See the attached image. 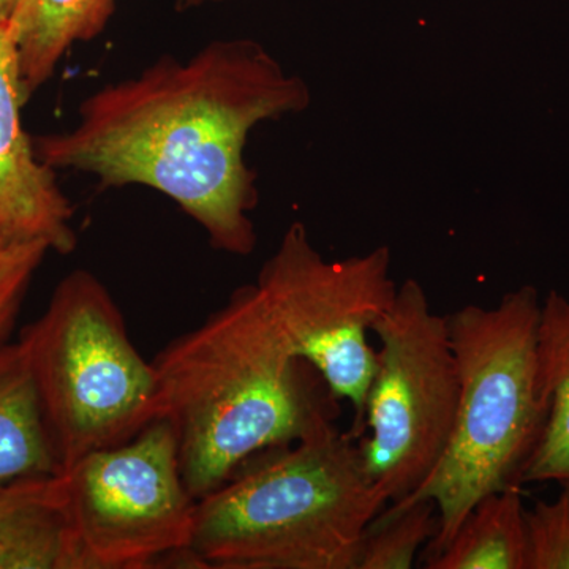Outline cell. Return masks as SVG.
I'll list each match as a JSON object with an SVG mask.
<instances>
[{"mask_svg": "<svg viewBox=\"0 0 569 569\" xmlns=\"http://www.w3.org/2000/svg\"><path fill=\"white\" fill-rule=\"evenodd\" d=\"M310 89L252 39L209 41L187 59L162 56L89 93L66 132L33 140L51 170L92 176L107 189L141 186L170 198L209 244L247 257L257 174L246 162L260 123L298 114Z\"/></svg>", "mask_w": 569, "mask_h": 569, "instance_id": "6da1fadb", "label": "cell"}, {"mask_svg": "<svg viewBox=\"0 0 569 569\" xmlns=\"http://www.w3.org/2000/svg\"><path fill=\"white\" fill-rule=\"evenodd\" d=\"M157 419L178 443L193 500L247 459L336 426L339 400L288 347L257 284L238 288L203 325L153 358Z\"/></svg>", "mask_w": 569, "mask_h": 569, "instance_id": "7a4b0ae2", "label": "cell"}, {"mask_svg": "<svg viewBox=\"0 0 569 569\" xmlns=\"http://www.w3.org/2000/svg\"><path fill=\"white\" fill-rule=\"evenodd\" d=\"M388 501L336 426L258 452L194 505L192 568L356 569Z\"/></svg>", "mask_w": 569, "mask_h": 569, "instance_id": "3957f363", "label": "cell"}, {"mask_svg": "<svg viewBox=\"0 0 569 569\" xmlns=\"http://www.w3.org/2000/svg\"><path fill=\"white\" fill-rule=\"evenodd\" d=\"M541 299L523 284L497 306L467 305L448 317L459 370V403L447 451L411 496L437 508L436 556L481 498L519 485L546 419L539 391L538 331Z\"/></svg>", "mask_w": 569, "mask_h": 569, "instance_id": "277c9868", "label": "cell"}, {"mask_svg": "<svg viewBox=\"0 0 569 569\" xmlns=\"http://www.w3.org/2000/svg\"><path fill=\"white\" fill-rule=\"evenodd\" d=\"M59 471L121 447L156 421V370L134 348L102 280L63 277L43 316L20 339Z\"/></svg>", "mask_w": 569, "mask_h": 569, "instance_id": "5b68a950", "label": "cell"}, {"mask_svg": "<svg viewBox=\"0 0 569 569\" xmlns=\"http://www.w3.org/2000/svg\"><path fill=\"white\" fill-rule=\"evenodd\" d=\"M380 342L358 438L367 478L388 503L415 492L436 470L455 429L459 370L448 317L430 309L408 279L372 325Z\"/></svg>", "mask_w": 569, "mask_h": 569, "instance_id": "8992f818", "label": "cell"}, {"mask_svg": "<svg viewBox=\"0 0 569 569\" xmlns=\"http://www.w3.org/2000/svg\"><path fill=\"white\" fill-rule=\"evenodd\" d=\"M54 486L74 569L192 568L197 500L183 485L173 429L162 419L59 471Z\"/></svg>", "mask_w": 569, "mask_h": 569, "instance_id": "52a82bcc", "label": "cell"}, {"mask_svg": "<svg viewBox=\"0 0 569 569\" xmlns=\"http://www.w3.org/2000/svg\"><path fill=\"white\" fill-rule=\"evenodd\" d=\"M254 284L290 350L320 373L337 400L353 407L348 432L358 440L377 367L369 332L397 293L388 247L326 260L306 224L296 222Z\"/></svg>", "mask_w": 569, "mask_h": 569, "instance_id": "ba28073f", "label": "cell"}, {"mask_svg": "<svg viewBox=\"0 0 569 569\" xmlns=\"http://www.w3.org/2000/svg\"><path fill=\"white\" fill-rule=\"evenodd\" d=\"M26 102L17 41L10 22L0 21V227L44 239L51 252L67 254L78 242L73 206L22 126Z\"/></svg>", "mask_w": 569, "mask_h": 569, "instance_id": "9c48e42d", "label": "cell"}, {"mask_svg": "<svg viewBox=\"0 0 569 569\" xmlns=\"http://www.w3.org/2000/svg\"><path fill=\"white\" fill-rule=\"evenodd\" d=\"M538 378L545 426L519 482L569 488V298L556 290L541 301Z\"/></svg>", "mask_w": 569, "mask_h": 569, "instance_id": "30bf717a", "label": "cell"}, {"mask_svg": "<svg viewBox=\"0 0 569 569\" xmlns=\"http://www.w3.org/2000/svg\"><path fill=\"white\" fill-rule=\"evenodd\" d=\"M116 3L118 0H21L9 22L26 99L51 80L74 44L102 36L114 17Z\"/></svg>", "mask_w": 569, "mask_h": 569, "instance_id": "8fae6325", "label": "cell"}, {"mask_svg": "<svg viewBox=\"0 0 569 569\" xmlns=\"http://www.w3.org/2000/svg\"><path fill=\"white\" fill-rule=\"evenodd\" d=\"M56 473L28 353L21 342L0 346V489Z\"/></svg>", "mask_w": 569, "mask_h": 569, "instance_id": "7c38bea8", "label": "cell"}, {"mask_svg": "<svg viewBox=\"0 0 569 569\" xmlns=\"http://www.w3.org/2000/svg\"><path fill=\"white\" fill-rule=\"evenodd\" d=\"M0 569H74L54 475L0 489Z\"/></svg>", "mask_w": 569, "mask_h": 569, "instance_id": "4fadbf2b", "label": "cell"}, {"mask_svg": "<svg viewBox=\"0 0 569 569\" xmlns=\"http://www.w3.org/2000/svg\"><path fill=\"white\" fill-rule=\"evenodd\" d=\"M526 505L522 486L478 501L447 546L427 557L429 569H527Z\"/></svg>", "mask_w": 569, "mask_h": 569, "instance_id": "5bb4252c", "label": "cell"}, {"mask_svg": "<svg viewBox=\"0 0 569 569\" xmlns=\"http://www.w3.org/2000/svg\"><path fill=\"white\" fill-rule=\"evenodd\" d=\"M438 527L432 501L385 508L367 529L356 569H410L419 549L432 541Z\"/></svg>", "mask_w": 569, "mask_h": 569, "instance_id": "9a60e30c", "label": "cell"}, {"mask_svg": "<svg viewBox=\"0 0 569 569\" xmlns=\"http://www.w3.org/2000/svg\"><path fill=\"white\" fill-rule=\"evenodd\" d=\"M48 252L51 247L44 239L0 227V346Z\"/></svg>", "mask_w": 569, "mask_h": 569, "instance_id": "2e32d148", "label": "cell"}, {"mask_svg": "<svg viewBox=\"0 0 569 569\" xmlns=\"http://www.w3.org/2000/svg\"><path fill=\"white\" fill-rule=\"evenodd\" d=\"M527 569H569V488L526 509Z\"/></svg>", "mask_w": 569, "mask_h": 569, "instance_id": "e0dca14e", "label": "cell"}, {"mask_svg": "<svg viewBox=\"0 0 569 569\" xmlns=\"http://www.w3.org/2000/svg\"><path fill=\"white\" fill-rule=\"evenodd\" d=\"M21 0H0V21H10Z\"/></svg>", "mask_w": 569, "mask_h": 569, "instance_id": "ac0fdd59", "label": "cell"}, {"mask_svg": "<svg viewBox=\"0 0 569 569\" xmlns=\"http://www.w3.org/2000/svg\"><path fill=\"white\" fill-rule=\"evenodd\" d=\"M181 6L187 7V9H190V7H201V6H208V3H222L228 2V0H178Z\"/></svg>", "mask_w": 569, "mask_h": 569, "instance_id": "d6986e66", "label": "cell"}]
</instances>
